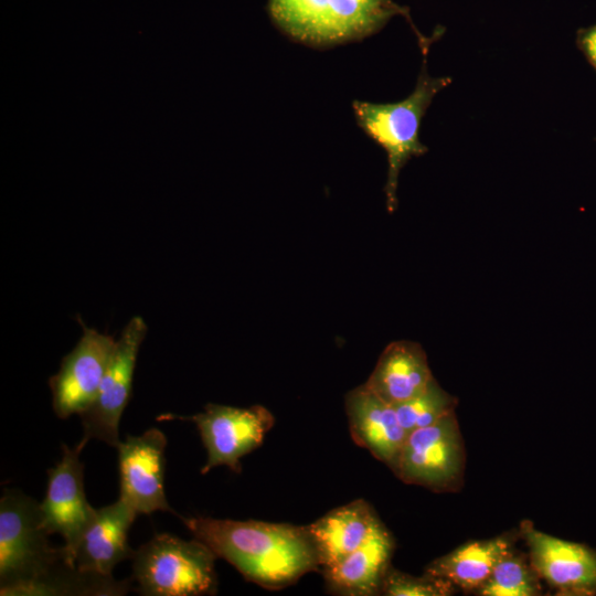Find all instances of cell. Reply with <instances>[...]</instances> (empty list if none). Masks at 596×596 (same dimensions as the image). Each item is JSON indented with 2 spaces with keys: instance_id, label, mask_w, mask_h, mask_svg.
<instances>
[{
  "instance_id": "cell-12",
  "label": "cell",
  "mask_w": 596,
  "mask_h": 596,
  "mask_svg": "<svg viewBox=\"0 0 596 596\" xmlns=\"http://www.w3.org/2000/svg\"><path fill=\"white\" fill-rule=\"evenodd\" d=\"M519 534L529 549L532 566L558 595H596L595 550L544 533L530 520L521 522Z\"/></svg>"
},
{
  "instance_id": "cell-1",
  "label": "cell",
  "mask_w": 596,
  "mask_h": 596,
  "mask_svg": "<svg viewBox=\"0 0 596 596\" xmlns=\"http://www.w3.org/2000/svg\"><path fill=\"white\" fill-rule=\"evenodd\" d=\"M193 538L242 576L266 589H280L320 571L307 525L237 521L210 517L181 518Z\"/></svg>"
},
{
  "instance_id": "cell-11",
  "label": "cell",
  "mask_w": 596,
  "mask_h": 596,
  "mask_svg": "<svg viewBox=\"0 0 596 596\" xmlns=\"http://www.w3.org/2000/svg\"><path fill=\"white\" fill-rule=\"evenodd\" d=\"M82 450L78 445L74 448L62 445V458L47 470L45 497L39 503L45 529L63 538V549L71 563L72 552L95 512L86 499Z\"/></svg>"
},
{
  "instance_id": "cell-2",
  "label": "cell",
  "mask_w": 596,
  "mask_h": 596,
  "mask_svg": "<svg viewBox=\"0 0 596 596\" xmlns=\"http://www.w3.org/2000/svg\"><path fill=\"white\" fill-rule=\"evenodd\" d=\"M39 503L6 489L0 500V595H75L82 574L51 545Z\"/></svg>"
},
{
  "instance_id": "cell-17",
  "label": "cell",
  "mask_w": 596,
  "mask_h": 596,
  "mask_svg": "<svg viewBox=\"0 0 596 596\" xmlns=\"http://www.w3.org/2000/svg\"><path fill=\"white\" fill-rule=\"evenodd\" d=\"M395 547L384 526L361 547L322 570L327 590L343 596L380 595Z\"/></svg>"
},
{
  "instance_id": "cell-4",
  "label": "cell",
  "mask_w": 596,
  "mask_h": 596,
  "mask_svg": "<svg viewBox=\"0 0 596 596\" xmlns=\"http://www.w3.org/2000/svg\"><path fill=\"white\" fill-rule=\"evenodd\" d=\"M274 23L291 39L310 45L361 40L380 31L394 15L413 25L408 10L393 0H269Z\"/></svg>"
},
{
  "instance_id": "cell-18",
  "label": "cell",
  "mask_w": 596,
  "mask_h": 596,
  "mask_svg": "<svg viewBox=\"0 0 596 596\" xmlns=\"http://www.w3.org/2000/svg\"><path fill=\"white\" fill-rule=\"evenodd\" d=\"M513 538L502 534L465 543L430 562L425 572L464 592H473L487 581L497 561L513 546Z\"/></svg>"
},
{
  "instance_id": "cell-20",
  "label": "cell",
  "mask_w": 596,
  "mask_h": 596,
  "mask_svg": "<svg viewBox=\"0 0 596 596\" xmlns=\"http://www.w3.org/2000/svg\"><path fill=\"white\" fill-rule=\"evenodd\" d=\"M458 400L435 380L414 397L394 405L398 419L408 433L429 426L455 412Z\"/></svg>"
},
{
  "instance_id": "cell-22",
  "label": "cell",
  "mask_w": 596,
  "mask_h": 596,
  "mask_svg": "<svg viewBox=\"0 0 596 596\" xmlns=\"http://www.w3.org/2000/svg\"><path fill=\"white\" fill-rule=\"evenodd\" d=\"M576 46L596 72V24L589 28L578 29L576 33Z\"/></svg>"
},
{
  "instance_id": "cell-3",
  "label": "cell",
  "mask_w": 596,
  "mask_h": 596,
  "mask_svg": "<svg viewBox=\"0 0 596 596\" xmlns=\"http://www.w3.org/2000/svg\"><path fill=\"white\" fill-rule=\"evenodd\" d=\"M439 36L427 38L419 43L423 64L413 92L396 103L353 102L359 127L381 146L387 157V178L384 187L386 209L397 207V183L402 168L413 157H419L428 148L419 140L423 117L437 93L446 88L451 77H433L427 72V54L432 42Z\"/></svg>"
},
{
  "instance_id": "cell-5",
  "label": "cell",
  "mask_w": 596,
  "mask_h": 596,
  "mask_svg": "<svg viewBox=\"0 0 596 596\" xmlns=\"http://www.w3.org/2000/svg\"><path fill=\"white\" fill-rule=\"evenodd\" d=\"M215 554L203 542L161 533L134 554L132 579L146 596L214 595Z\"/></svg>"
},
{
  "instance_id": "cell-7",
  "label": "cell",
  "mask_w": 596,
  "mask_h": 596,
  "mask_svg": "<svg viewBox=\"0 0 596 596\" xmlns=\"http://www.w3.org/2000/svg\"><path fill=\"white\" fill-rule=\"evenodd\" d=\"M158 421H190L195 424L206 450L201 469L205 475L219 466L240 473L241 459L256 449L273 427L275 418L263 405L234 407L206 404L204 411L191 416L161 414Z\"/></svg>"
},
{
  "instance_id": "cell-21",
  "label": "cell",
  "mask_w": 596,
  "mask_h": 596,
  "mask_svg": "<svg viewBox=\"0 0 596 596\" xmlns=\"http://www.w3.org/2000/svg\"><path fill=\"white\" fill-rule=\"evenodd\" d=\"M449 582L424 573L413 576L390 567L383 579L381 594L386 596H448L456 592Z\"/></svg>"
},
{
  "instance_id": "cell-13",
  "label": "cell",
  "mask_w": 596,
  "mask_h": 596,
  "mask_svg": "<svg viewBox=\"0 0 596 596\" xmlns=\"http://www.w3.org/2000/svg\"><path fill=\"white\" fill-rule=\"evenodd\" d=\"M138 514L123 500L95 509L76 543L71 561L84 574L111 577L114 567L132 558L128 532Z\"/></svg>"
},
{
  "instance_id": "cell-10",
  "label": "cell",
  "mask_w": 596,
  "mask_h": 596,
  "mask_svg": "<svg viewBox=\"0 0 596 596\" xmlns=\"http://www.w3.org/2000/svg\"><path fill=\"white\" fill-rule=\"evenodd\" d=\"M166 435L156 427L139 436L127 435L118 450L119 498L138 515L174 513L164 491Z\"/></svg>"
},
{
  "instance_id": "cell-19",
  "label": "cell",
  "mask_w": 596,
  "mask_h": 596,
  "mask_svg": "<svg viewBox=\"0 0 596 596\" xmlns=\"http://www.w3.org/2000/svg\"><path fill=\"white\" fill-rule=\"evenodd\" d=\"M541 577L529 556L509 549L494 564L487 581L476 590L481 596H538Z\"/></svg>"
},
{
  "instance_id": "cell-16",
  "label": "cell",
  "mask_w": 596,
  "mask_h": 596,
  "mask_svg": "<svg viewBox=\"0 0 596 596\" xmlns=\"http://www.w3.org/2000/svg\"><path fill=\"white\" fill-rule=\"evenodd\" d=\"M433 379L422 345L401 340L383 350L364 385L385 402L397 405L421 393Z\"/></svg>"
},
{
  "instance_id": "cell-8",
  "label": "cell",
  "mask_w": 596,
  "mask_h": 596,
  "mask_svg": "<svg viewBox=\"0 0 596 596\" xmlns=\"http://www.w3.org/2000/svg\"><path fill=\"white\" fill-rule=\"evenodd\" d=\"M147 324L140 316L132 317L116 341L113 356L93 404L79 417L83 437L77 444L84 448L91 439L117 447L119 423L129 403L139 348L146 338Z\"/></svg>"
},
{
  "instance_id": "cell-9",
  "label": "cell",
  "mask_w": 596,
  "mask_h": 596,
  "mask_svg": "<svg viewBox=\"0 0 596 596\" xmlns=\"http://www.w3.org/2000/svg\"><path fill=\"white\" fill-rule=\"evenodd\" d=\"M78 321L81 339L62 359L58 372L49 379L54 413L63 419L81 415L93 404L116 345L113 336Z\"/></svg>"
},
{
  "instance_id": "cell-6",
  "label": "cell",
  "mask_w": 596,
  "mask_h": 596,
  "mask_svg": "<svg viewBox=\"0 0 596 596\" xmlns=\"http://www.w3.org/2000/svg\"><path fill=\"white\" fill-rule=\"evenodd\" d=\"M466 462L458 419L451 412L436 423L408 433L389 467L407 485L435 492H455L462 485Z\"/></svg>"
},
{
  "instance_id": "cell-14",
  "label": "cell",
  "mask_w": 596,
  "mask_h": 596,
  "mask_svg": "<svg viewBox=\"0 0 596 596\" xmlns=\"http://www.w3.org/2000/svg\"><path fill=\"white\" fill-rule=\"evenodd\" d=\"M344 405L354 443L390 467L408 435L394 405L382 400L364 384L347 393Z\"/></svg>"
},
{
  "instance_id": "cell-15",
  "label": "cell",
  "mask_w": 596,
  "mask_h": 596,
  "mask_svg": "<svg viewBox=\"0 0 596 596\" xmlns=\"http://www.w3.org/2000/svg\"><path fill=\"white\" fill-rule=\"evenodd\" d=\"M384 526L363 499L338 507L307 525L321 571L361 547Z\"/></svg>"
}]
</instances>
